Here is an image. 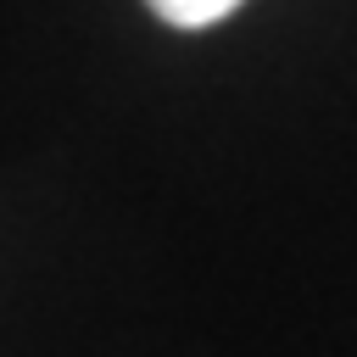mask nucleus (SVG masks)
Returning a JSON list of instances; mask_svg holds the SVG:
<instances>
[{
    "instance_id": "obj_1",
    "label": "nucleus",
    "mask_w": 357,
    "mask_h": 357,
    "mask_svg": "<svg viewBox=\"0 0 357 357\" xmlns=\"http://www.w3.org/2000/svg\"><path fill=\"white\" fill-rule=\"evenodd\" d=\"M162 22H173V28H206V22H218V17H229L240 0H145Z\"/></svg>"
}]
</instances>
